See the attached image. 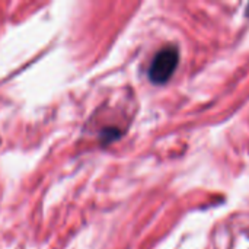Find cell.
<instances>
[{"mask_svg": "<svg viewBox=\"0 0 249 249\" xmlns=\"http://www.w3.org/2000/svg\"><path fill=\"white\" fill-rule=\"evenodd\" d=\"M179 63V51L177 47H166L162 48L153 58L150 69H149V79L155 85L166 83L174 71L177 70Z\"/></svg>", "mask_w": 249, "mask_h": 249, "instance_id": "cell-1", "label": "cell"}]
</instances>
